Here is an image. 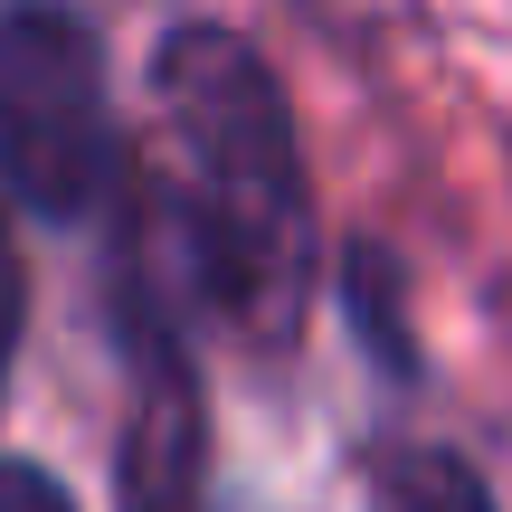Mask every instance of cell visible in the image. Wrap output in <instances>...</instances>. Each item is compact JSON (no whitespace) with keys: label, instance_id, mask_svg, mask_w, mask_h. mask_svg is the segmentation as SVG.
<instances>
[{"label":"cell","instance_id":"1","mask_svg":"<svg viewBox=\"0 0 512 512\" xmlns=\"http://www.w3.org/2000/svg\"><path fill=\"white\" fill-rule=\"evenodd\" d=\"M152 105L171 133V171L143 181L152 219H171L200 304L256 351H285L313 304V171L294 133L285 76L247 29L181 19L152 48Z\"/></svg>","mask_w":512,"mask_h":512},{"label":"cell","instance_id":"2","mask_svg":"<svg viewBox=\"0 0 512 512\" xmlns=\"http://www.w3.org/2000/svg\"><path fill=\"white\" fill-rule=\"evenodd\" d=\"M133 190L105 48L67 0L0 10V200L48 228H86Z\"/></svg>","mask_w":512,"mask_h":512},{"label":"cell","instance_id":"3","mask_svg":"<svg viewBox=\"0 0 512 512\" xmlns=\"http://www.w3.org/2000/svg\"><path fill=\"white\" fill-rule=\"evenodd\" d=\"M209 475L200 446V380H190L181 323L152 285L143 247L124 256V503L133 512H190Z\"/></svg>","mask_w":512,"mask_h":512},{"label":"cell","instance_id":"4","mask_svg":"<svg viewBox=\"0 0 512 512\" xmlns=\"http://www.w3.org/2000/svg\"><path fill=\"white\" fill-rule=\"evenodd\" d=\"M370 512H503L456 446H389L370 465Z\"/></svg>","mask_w":512,"mask_h":512},{"label":"cell","instance_id":"5","mask_svg":"<svg viewBox=\"0 0 512 512\" xmlns=\"http://www.w3.org/2000/svg\"><path fill=\"white\" fill-rule=\"evenodd\" d=\"M0 512H76V494L48 475V465H19V456H0Z\"/></svg>","mask_w":512,"mask_h":512},{"label":"cell","instance_id":"6","mask_svg":"<svg viewBox=\"0 0 512 512\" xmlns=\"http://www.w3.org/2000/svg\"><path fill=\"white\" fill-rule=\"evenodd\" d=\"M19 313H29V275H19L10 219H0V389H10V351H19Z\"/></svg>","mask_w":512,"mask_h":512}]
</instances>
